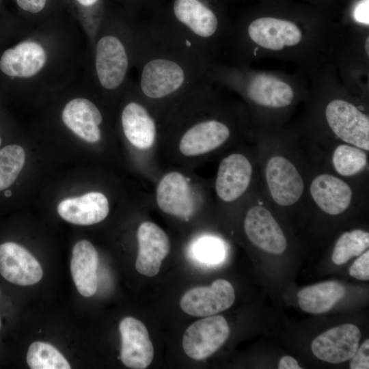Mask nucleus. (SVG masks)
Returning a JSON list of instances; mask_svg holds the SVG:
<instances>
[{
	"label": "nucleus",
	"instance_id": "nucleus-20",
	"mask_svg": "<svg viewBox=\"0 0 369 369\" xmlns=\"http://www.w3.org/2000/svg\"><path fill=\"white\" fill-rule=\"evenodd\" d=\"M107 197L99 192H90L79 197L62 200L57 212L64 220L76 225L88 226L104 220L109 213Z\"/></svg>",
	"mask_w": 369,
	"mask_h": 369
},
{
	"label": "nucleus",
	"instance_id": "nucleus-19",
	"mask_svg": "<svg viewBox=\"0 0 369 369\" xmlns=\"http://www.w3.org/2000/svg\"><path fill=\"white\" fill-rule=\"evenodd\" d=\"M121 124L128 141L139 149L150 148L156 136V124L147 106L136 100L129 101L121 113Z\"/></svg>",
	"mask_w": 369,
	"mask_h": 369
},
{
	"label": "nucleus",
	"instance_id": "nucleus-8",
	"mask_svg": "<svg viewBox=\"0 0 369 369\" xmlns=\"http://www.w3.org/2000/svg\"><path fill=\"white\" fill-rule=\"evenodd\" d=\"M234 300L232 284L218 279L210 286H197L187 291L180 299V306L187 314L206 317L228 309Z\"/></svg>",
	"mask_w": 369,
	"mask_h": 369
},
{
	"label": "nucleus",
	"instance_id": "nucleus-37",
	"mask_svg": "<svg viewBox=\"0 0 369 369\" xmlns=\"http://www.w3.org/2000/svg\"><path fill=\"white\" fill-rule=\"evenodd\" d=\"M0 293H1V291H0ZM1 327V318H0V328Z\"/></svg>",
	"mask_w": 369,
	"mask_h": 369
},
{
	"label": "nucleus",
	"instance_id": "nucleus-2",
	"mask_svg": "<svg viewBox=\"0 0 369 369\" xmlns=\"http://www.w3.org/2000/svg\"><path fill=\"white\" fill-rule=\"evenodd\" d=\"M134 63L139 70L136 85L146 102L178 100L208 79V62L154 25L137 29Z\"/></svg>",
	"mask_w": 369,
	"mask_h": 369
},
{
	"label": "nucleus",
	"instance_id": "nucleus-11",
	"mask_svg": "<svg viewBox=\"0 0 369 369\" xmlns=\"http://www.w3.org/2000/svg\"><path fill=\"white\" fill-rule=\"evenodd\" d=\"M119 330L122 363L130 368H146L154 357V348L146 327L138 319L128 316L121 320Z\"/></svg>",
	"mask_w": 369,
	"mask_h": 369
},
{
	"label": "nucleus",
	"instance_id": "nucleus-24",
	"mask_svg": "<svg viewBox=\"0 0 369 369\" xmlns=\"http://www.w3.org/2000/svg\"><path fill=\"white\" fill-rule=\"evenodd\" d=\"M344 285L327 281L307 286L297 292L301 309L310 314H320L329 311L344 296Z\"/></svg>",
	"mask_w": 369,
	"mask_h": 369
},
{
	"label": "nucleus",
	"instance_id": "nucleus-21",
	"mask_svg": "<svg viewBox=\"0 0 369 369\" xmlns=\"http://www.w3.org/2000/svg\"><path fill=\"white\" fill-rule=\"evenodd\" d=\"M310 191L316 204L331 215L344 213L351 202L352 191L349 185L331 174L316 176L310 184Z\"/></svg>",
	"mask_w": 369,
	"mask_h": 369
},
{
	"label": "nucleus",
	"instance_id": "nucleus-35",
	"mask_svg": "<svg viewBox=\"0 0 369 369\" xmlns=\"http://www.w3.org/2000/svg\"><path fill=\"white\" fill-rule=\"evenodd\" d=\"M80 4L85 6H91L95 4L98 0H77Z\"/></svg>",
	"mask_w": 369,
	"mask_h": 369
},
{
	"label": "nucleus",
	"instance_id": "nucleus-9",
	"mask_svg": "<svg viewBox=\"0 0 369 369\" xmlns=\"http://www.w3.org/2000/svg\"><path fill=\"white\" fill-rule=\"evenodd\" d=\"M265 176L270 194L278 205L291 206L301 197L303 178L288 159L279 155L270 158L266 165Z\"/></svg>",
	"mask_w": 369,
	"mask_h": 369
},
{
	"label": "nucleus",
	"instance_id": "nucleus-12",
	"mask_svg": "<svg viewBox=\"0 0 369 369\" xmlns=\"http://www.w3.org/2000/svg\"><path fill=\"white\" fill-rule=\"evenodd\" d=\"M230 134L229 125L223 120L216 118L202 119L185 130L179 148L185 156L203 154L224 144Z\"/></svg>",
	"mask_w": 369,
	"mask_h": 369
},
{
	"label": "nucleus",
	"instance_id": "nucleus-1",
	"mask_svg": "<svg viewBox=\"0 0 369 369\" xmlns=\"http://www.w3.org/2000/svg\"><path fill=\"white\" fill-rule=\"evenodd\" d=\"M341 29L318 16L262 13L232 26L226 52L236 65L251 66L260 59L285 61L309 79L332 63Z\"/></svg>",
	"mask_w": 369,
	"mask_h": 369
},
{
	"label": "nucleus",
	"instance_id": "nucleus-38",
	"mask_svg": "<svg viewBox=\"0 0 369 369\" xmlns=\"http://www.w3.org/2000/svg\"><path fill=\"white\" fill-rule=\"evenodd\" d=\"M1 139L0 137V146H1Z\"/></svg>",
	"mask_w": 369,
	"mask_h": 369
},
{
	"label": "nucleus",
	"instance_id": "nucleus-18",
	"mask_svg": "<svg viewBox=\"0 0 369 369\" xmlns=\"http://www.w3.org/2000/svg\"><path fill=\"white\" fill-rule=\"evenodd\" d=\"M62 120L75 135L89 143L98 141L101 137L99 126L103 118L98 108L85 98L69 101L62 111Z\"/></svg>",
	"mask_w": 369,
	"mask_h": 369
},
{
	"label": "nucleus",
	"instance_id": "nucleus-34",
	"mask_svg": "<svg viewBox=\"0 0 369 369\" xmlns=\"http://www.w3.org/2000/svg\"><path fill=\"white\" fill-rule=\"evenodd\" d=\"M279 369H300L301 367L298 364L297 361L290 355L283 356L278 364Z\"/></svg>",
	"mask_w": 369,
	"mask_h": 369
},
{
	"label": "nucleus",
	"instance_id": "nucleus-4",
	"mask_svg": "<svg viewBox=\"0 0 369 369\" xmlns=\"http://www.w3.org/2000/svg\"><path fill=\"white\" fill-rule=\"evenodd\" d=\"M309 81L310 87L325 99L323 114L331 131L344 142L368 151V115L352 100L355 96L342 84L333 63Z\"/></svg>",
	"mask_w": 369,
	"mask_h": 369
},
{
	"label": "nucleus",
	"instance_id": "nucleus-33",
	"mask_svg": "<svg viewBox=\"0 0 369 369\" xmlns=\"http://www.w3.org/2000/svg\"><path fill=\"white\" fill-rule=\"evenodd\" d=\"M46 0H16L18 5L23 10L31 12L37 13L41 11Z\"/></svg>",
	"mask_w": 369,
	"mask_h": 369
},
{
	"label": "nucleus",
	"instance_id": "nucleus-15",
	"mask_svg": "<svg viewBox=\"0 0 369 369\" xmlns=\"http://www.w3.org/2000/svg\"><path fill=\"white\" fill-rule=\"evenodd\" d=\"M0 274L10 283L29 286L41 279L43 271L26 249L16 243L6 242L0 245Z\"/></svg>",
	"mask_w": 369,
	"mask_h": 369
},
{
	"label": "nucleus",
	"instance_id": "nucleus-10",
	"mask_svg": "<svg viewBox=\"0 0 369 369\" xmlns=\"http://www.w3.org/2000/svg\"><path fill=\"white\" fill-rule=\"evenodd\" d=\"M361 338L359 328L353 324L333 327L317 336L312 342L313 354L319 359L339 364L351 359Z\"/></svg>",
	"mask_w": 369,
	"mask_h": 369
},
{
	"label": "nucleus",
	"instance_id": "nucleus-7",
	"mask_svg": "<svg viewBox=\"0 0 369 369\" xmlns=\"http://www.w3.org/2000/svg\"><path fill=\"white\" fill-rule=\"evenodd\" d=\"M229 334L230 327L223 316H206L186 329L182 338V347L191 358L204 359L225 343Z\"/></svg>",
	"mask_w": 369,
	"mask_h": 369
},
{
	"label": "nucleus",
	"instance_id": "nucleus-36",
	"mask_svg": "<svg viewBox=\"0 0 369 369\" xmlns=\"http://www.w3.org/2000/svg\"><path fill=\"white\" fill-rule=\"evenodd\" d=\"M5 194L6 195V196H10V191H7L5 192Z\"/></svg>",
	"mask_w": 369,
	"mask_h": 369
},
{
	"label": "nucleus",
	"instance_id": "nucleus-13",
	"mask_svg": "<svg viewBox=\"0 0 369 369\" xmlns=\"http://www.w3.org/2000/svg\"><path fill=\"white\" fill-rule=\"evenodd\" d=\"M244 228L251 242L273 254H281L286 249L284 234L271 212L257 205L251 207L245 218Z\"/></svg>",
	"mask_w": 369,
	"mask_h": 369
},
{
	"label": "nucleus",
	"instance_id": "nucleus-29",
	"mask_svg": "<svg viewBox=\"0 0 369 369\" xmlns=\"http://www.w3.org/2000/svg\"><path fill=\"white\" fill-rule=\"evenodd\" d=\"M191 254L200 263L206 266H215L223 261L226 250L221 240L205 236L194 242L191 247Z\"/></svg>",
	"mask_w": 369,
	"mask_h": 369
},
{
	"label": "nucleus",
	"instance_id": "nucleus-31",
	"mask_svg": "<svg viewBox=\"0 0 369 369\" xmlns=\"http://www.w3.org/2000/svg\"><path fill=\"white\" fill-rule=\"evenodd\" d=\"M351 276L359 279L366 281L369 279V251H366L359 255L353 264L349 267Z\"/></svg>",
	"mask_w": 369,
	"mask_h": 369
},
{
	"label": "nucleus",
	"instance_id": "nucleus-5",
	"mask_svg": "<svg viewBox=\"0 0 369 369\" xmlns=\"http://www.w3.org/2000/svg\"><path fill=\"white\" fill-rule=\"evenodd\" d=\"M332 63L342 84L357 97H366L369 87V27L341 29Z\"/></svg>",
	"mask_w": 369,
	"mask_h": 369
},
{
	"label": "nucleus",
	"instance_id": "nucleus-6",
	"mask_svg": "<svg viewBox=\"0 0 369 369\" xmlns=\"http://www.w3.org/2000/svg\"><path fill=\"white\" fill-rule=\"evenodd\" d=\"M126 41L110 33L101 36L96 44V72L100 85L105 90L115 91L123 86L130 65L134 63L135 36L130 44Z\"/></svg>",
	"mask_w": 369,
	"mask_h": 369
},
{
	"label": "nucleus",
	"instance_id": "nucleus-3",
	"mask_svg": "<svg viewBox=\"0 0 369 369\" xmlns=\"http://www.w3.org/2000/svg\"><path fill=\"white\" fill-rule=\"evenodd\" d=\"M206 75L214 83L236 92L261 111L286 110L309 95V79L299 72L288 74L216 61L208 65Z\"/></svg>",
	"mask_w": 369,
	"mask_h": 369
},
{
	"label": "nucleus",
	"instance_id": "nucleus-14",
	"mask_svg": "<svg viewBox=\"0 0 369 369\" xmlns=\"http://www.w3.org/2000/svg\"><path fill=\"white\" fill-rule=\"evenodd\" d=\"M139 251L135 269L141 275L154 277L160 271L162 261L169 251V238L156 223L145 221L138 228Z\"/></svg>",
	"mask_w": 369,
	"mask_h": 369
},
{
	"label": "nucleus",
	"instance_id": "nucleus-22",
	"mask_svg": "<svg viewBox=\"0 0 369 369\" xmlns=\"http://www.w3.org/2000/svg\"><path fill=\"white\" fill-rule=\"evenodd\" d=\"M46 59L45 51L39 44L23 42L3 52L0 59V69L10 77H31L42 69Z\"/></svg>",
	"mask_w": 369,
	"mask_h": 369
},
{
	"label": "nucleus",
	"instance_id": "nucleus-32",
	"mask_svg": "<svg viewBox=\"0 0 369 369\" xmlns=\"http://www.w3.org/2000/svg\"><path fill=\"white\" fill-rule=\"evenodd\" d=\"M351 369L369 368V340H366L351 358Z\"/></svg>",
	"mask_w": 369,
	"mask_h": 369
},
{
	"label": "nucleus",
	"instance_id": "nucleus-23",
	"mask_svg": "<svg viewBox=\"0 0 369 369\" xmlns=\"http://www.w3.org/2000/svg\"><path fill=\"white\" fill-rule=\"evenodd\" d=\"M98 256L93 245L86 240L74 246L70 262L71 275L78 292L89 297L97 290Z\"/></svg>",
	"mask_w": 369,
	"mask_h": 369
},
{
	"label": "nucleus",
	"instance_id": "nucleus-28",
	"mask_svg": "<svg viewBox=\"0 0 369 369\" xmlns=\"http://www.w3.org/2000/svg\"><path fill=\"white\" fill-rule=\"evenodd\" d=\"M25 161V152L18 145H8L0 150V191L14 183Z\"/></svg>",
	"mask_w": 369,
	"mask_h": 369
},
{
	"label": "nucleus",
	"instance_id": "nucleus-26",
	"mask_svg": "<svg viewBox=\"0 0 369 369\" xmlns=\"http://www.w3.org/2000/svg\"><path fill=\"white\" fill-rule=\"evenodd\" d=\"M27 362L31 369H70L71 367L63 355L53 345L33 342L27 353Z\"/></svg>",
	"mask_w": 369,
	"mask_h": 369
},
{
	"label": "nucleus",
	"instance_id": "nucleus-27",
	"mask_svg": "<svg viewBox=\"0 0 369 369\" xmlns=\"http://www.w3.org/2000/svg\"><path fill=\"white\" fill-rule=\"evenodd\" d=\"M332 161L336 171L344 176L360 173L368 164L365 151L348 144H340L336 148Z\"/></svg>",
	"mask_w": 369,
	"mask_h": 369
},
{
	"label": "nucleus",
	"instance_id": "nucleus-17",
	"mask_svg": "<svg viewBox=\"0 0 369 369\" xmlns=\"http://www.w3.org/2000/svg\"><path fill=\"white\" fill-rule=\"evenodd\" d=\"M156 202L165 213L189 217L194 212V203L186 178L174 172L165 175L156 189Z\"/></svg>",
	"mask_w": 369,
	"mask_h": 369
},
{
	"label": "nucleus",
	"instance_id": "nucleus-30",
	"mask_svg": "<svg viewBox=\"0 0 369 369\" xmlns=\"http://www.w3.org/2000/svg\"><path fill=\"white\" fill-rule=\"evenodd\" d=\"M368 10L369 0H358L352 10L350 27H369Z\"/></svg>",
	"mask_w": 369,
	"mask_h": 369
},
{
	"label": "nucleus",
	"instance_id": "nucleus-16",
	"mask_svg": "<svg viewBox=\"0 0 369 369\" xmlns=\"http://www.w3.org/2000/svg\"><path fill=\"white\" fill-rule=\"evenodd\" d=\"M252 175V166L246 156L232 154L220 163L215 182L216 192L224 202L234 201L248 188Z\"/></svg>",
	"mask_w": 369,
	"mask_h": 369
},
{
	"label": "nucleus",
	"instance_id": "nucleus-25",
	"mask_svg": "<svg viewBox=\"0 0 369 369\" xmlns=\"http://www.w3.org/2000/svg\"><path fill=\"white\" fill-rule=\"evenodd\" d=\"M369 234L356 229L344 232L333 248L331 259L336 265H342L355 256L361 255L368 248Z\"/></svg>",
	"mask_w": 369,
	"mask_h": 369
}]
</instances>
